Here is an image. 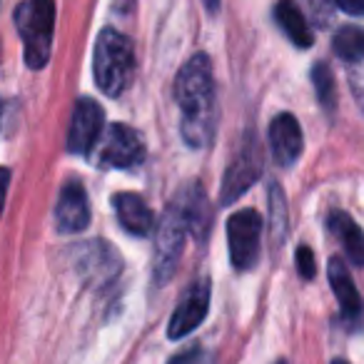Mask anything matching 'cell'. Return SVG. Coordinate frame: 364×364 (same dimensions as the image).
<instances>
[{"mask_svg":"<svg viewBox=\"0 0 364 364\" xmlns=\"http://www.w3.org/2000/svg\"><path fill=\"white\" fill-rule=\"evenodd\" d=\"M175 100L180 105L182 137L190 147H205L215 132V82L208 55L198 53L175 77Z\"/></svg>","mask_w":364,"mask_h":364,"instance_id":"6da1fadb","label":"cell"},{"mask_svg":"<svg viewBox=\"0 0 364 364\" xmlns=\"http://www.w3.org/2000/svg\"><path fill=\"white\" fill-rule=\"evenodd\" d=\"M135 55H132V43L122 33L105 28L95 43V82L107 97H117L130 85Z\"/></svg>","mask_w":364,"mask_h":364,"instance_id":"7a4b0ae2","label":"cell"},{"mask_svg":"<svg viewBox=\"0 0 364 364\" xmlns=\"http://www.w3.org/2000/svg\"><path fill=\"white\" fill-rule=\"evenodd\" d=\"M16 26L23 36L28 68L38 70L48 63L55 28V3L53 0H26L16 11Z\"/></svg>","mask_w":364,"mask_h":364,"instance_id":"3957f363","label":"cell"},{"mask_svg":"<svg viewBox=\"0 0 364 364\" xmlns=\"http://www.w3.org/2000/svg\"><path fill=\"white\" fill-rule=\"evenodd\" d=\"M259 235H262V218L255 210H240L228 220L230 257L237 269L255 267L259 257Z\"/></svg>","mask_w":364,"mask_h":364,"instance_id":"277c9868","label":"cell"},{"mask_svg":"<svg viewBox=\"0 0 364 364\" xmlns=\"http://www.w3.org/2000/svg\"><path fill=\"white\" fill-rule=\"evenodd\" d=\"M262 172V152H259V145L252 135L245 137L242 147H240L237 157L232 160V165L228 167L223 180V190H220V198H223V205H230L245 193V190L252 185L255 180Z\"/></svg>","mask_w":364,"mask_h":364,"instance_id":"5b68a950","label":"cell"},{"mask_svg":"<svg viewBox=\"0 0 364 364\" xmlns=\"http://www.w3.org/2000/svg\"><path fill=\"white\" fill-rule=\"evenodd\" d=\"M145 145L130 125H110L97 142V160L107 167H132L142 162Z\"/></svg>","mask_w":364,"mask_h":364,"instance_id":"8992f818","label":"cell"},{"mask_svg":"<svg viewBox=\"0 0 364 364\" xmlns=\"http://www.w3.org/2000/svg\"><path fill=\"white\" fill-rule=\"evenodd\" d=\"M102 137V107L90 97H80L73 110L68 130V150L73 155H90Z\"/></svg>","mask_w":364,"mask_h":364,"instance_id":"52a82bcc","label":"cell"},{"mask_svg":"<svg viewBox=\"0 0 364 364\" xmlns=\"http://www.w3.org/2000/svg\"><path fill=\"white\" fill-rule=\"evenodd\" d=\"M185 223L182 215L177 213V208L172 205L165 213V218L160 220L157 228V245H155V277L160 282H165L175 269L177 259L182 252V242H185Z\"/></svg>","mask_w":364,"mask_h":364,"instance_id":"ba28073f","label":"cell"},{"mask_svg":"<svg viewBox=\"0 0 364 364\" xmlns=\"http://www.w3.org/2000/svg\"><path fill=\"white\" fill-rule=\"evenodd\" d=\"M208 309H210V282L208 279H200V282H195L185 292V297L180 299L177 309L172 312L170 327H167L170 339L188 337L195 327L203 324V319L208 317Z\"/></svg>","mask_w":364,"mask_h":364,"instance_id":"9c48e42d","label":"cell"},{"mask_svg":"<svg viewBox=\"0 0 364 364\" xmlns=\"http://www.w3.org/2000/svg\"><path fill=\"white\" fill-rule=\"evenodd\" d=\"M55 225L65 235L82 232L90 225V205H87L85 188L80 182L70 180L63 185L55 205Z\"/></svg>","mask_w":364,"mask_h":364,"instance_id":"30bf717a","label":"cell"},{"mask_svg":"<svg viewBox=\"0 0 364 364\" xmlns=\"http://www.w3.org/2000/svg\"><path fill=\"white\" fill-rule=\"evenodd\" d=\"M269 147L277 165L289 167L302 155V127L289 112L277 115L269 122Z\"/></svg>","mask_w":364,"mask_h":364,"instance_id":"8fae6325","label":"cell"},{"mask_svg":"<svg viewBox=\"0 0 364 364\" xmlns=\"http://www.w3.org/2000/svg\"><path fill=\"white\" fill-rule=\"evenodd\" d=\"M112 208H115L120 225L130 235L145 237V235L152 230V223H155V218H152V210L147 208V203L140 198V195H132V193L115 195V200H112Z\"/></svg>","mask_w":364,"mask_h":364,"instance_id":"7c38bea8","label":"cell"},{"mask_svg":"<svg viewBox=\"0 0 364 364\" xmlns=\"http://www.w3.org/2000/svg\"><path fill=\"white\" fill-rule=\"evenodd\" d=\"M177 213L182 215V223L185 228L190 230L193 235H198L200 240L208 237V230H210V203H208V195H205L203 185H193L188 193L182 195L180 203H175Z\"/></svg>","mask_w":364,"mask_h":364,"instance_id":"4fadbf2b","label":"cell"},{"mask_svg":"<svg viewBox=\"0 0 364 364\" xmlns=\"http://www.w3.org/2000/svg\"><path fill=\"white\" fill-rule=\"evenodd\" d=\"M329 284H332V292L337 297L339 307H342L344 317H357L362 312V297H359L357 287H354L347 264L339 257L329 259Z\"/></svg>","mask_w":364,"mask_h":364,"instance_id":"5bb4252c","label":"cell"},{"mask_svg":"<svg viewBox=\"0 0 364 364\" xmlns=\"http://www.w3.org/2000/svg\"><path fill=\"white\" fill-rule=\"evenodd\" d=\"M80 267L92 279L102 282V279H112L120 272V259L105 242H90L80 247Z\"/></svg>","mask_w":364,"mask_h":364,"instance_id":"9a60e30c","label":"cell"},{"mask_svg":"<svg viewBox=\"0 0 364 364\" xmlns=\"http://www.w3.org/2000/svg\"><path fill=\"white\" fill-rule=\"evenodd\" d=\"M274 21L297 48L312 46V31L307 26V18L302 16V11L297 8L294 0H279L274 6Z\"/></svg>","mask_w":364,"mask_h":364,"instance_id":"2e32d148","label":"cell"},{"mask_svg":"<svg viewBox=\"0 0 364 364\" xmlns=\"http://www.w3.org/2000/svg\"><path fill=\"white\" fill-rule=\"evenodd\" d=\"M329 230L337 235V240L342 242L347 257L352 259L357 267H364V232L349 215L344 213H332L329 215Z\"/></svg>","mask_w":364,"mask_h":364,"instance_id":"e0dca14e","label":"cell"},{"mask_svg":"<svg viewBox=\"0 0 364 364\" xmlns=\"http://www.w3.org/2000/svg\"><path fill=\"white\" fill-rule=\"evenodd\" d=\"M332 48L342 60H347V63L362 60L364 58V28H357V26L342 28V31L334 36Z\"/></svg>","mask_w":364,"mask_h":364,"instance_id":"ac0fdd59","label":"cell"},{"mask_svg":"<svg viewBox=\"0 0 364 364\" xmlns=\"http://www.w3.org/2000/svg\"><path fill=\"white\" fill-rule=\"evenodd\" d=\"M312 82H314V90H317V97L322 102L324 110H332L334 100H337V92H334V77L329 73L327 65H314L312 70Z\"/></svg>","mask_w":364,"mask_h":364,"instance_id":"d6986e66","label":"cell"},{"mask_svg":"<svg viewBox=\"0 0 364 364\" xmlns=\"http://www.w3.org/2000/svg\"><path fill=\"white\" fill-rule=\"evenodd\" d=\"M297 269H299V274H302L304 279H312L314 272H317V262H314L312 250L304 247V245L297 250Z\"/></svg>","mask_w":364,"mask_h":364,"instance_id":"ffe728a7","label":"cell"},{"mask_svg":"<svg viewBox=\"0 0 364 364\" xmlns=\"http://www.w3.org/2000/svg\"><path fill=\"white\" fill-rule=\"evenodd\" d=\"M170 364H213V357H210L205 349L193 347V349H188V352H182V354H177V357H172Z\"/></svg>","mask_w":364,"mask_h":364,"instance_id":"44dd1931","label":"cell"},{"mask_svg":"<svg viewBox=\"0 0 364 364\" xmlns=\"http://www.w3.org/2000/svg\"><path fill=\"white\" fill-rule=\"evenodd\" d=\"M8 185H11V170H8V167H0V215H3V208H6Z\"/></svg>","mask_w":364,"mask_h":364,"instance_id":"7402d4cb","label":"cell"},{"mask_svg":"<svg viewBox=\"0 0 364 364\" xmlns=\"http://www.w3.org/2000/svg\"><path fill=\"white\" fill-rule=\"evenodd\" d=\"M337 6L349 16H364V0H337Z\"/></svg>","mask_w":364,"mask_h":364,"instance_id":"603a6c76","label":"cell"},{"mask_svg":"<svg viewBox=\"0 0 364 364\" xmlns=\"http://www.w3.org/2000/svg\"><path fill=\"white\" fill-rule=\"evenodd\" d=\"M203 3H205V8H208L210 13H215L220 8V0H203Z\"/></svg>","mask_w":364,"mask_h":364,"instance_id":"cb8c5ba5","label":"cell"},{"mask_svg":"<svg viewBox=\"0 0 364 364\" xmlns=\"http://www.w3.org/2000/svg\"><path fill=\"white\" fill-rule=\"evenodd\" d=\"M332 364H347V362H344V359H334Z\"/></svg>","mask_w":364,"mask_h":364,"instance_id":"d4e9b609","label":"cell"},{"mask_svg":"<svg viewBox=\"0 0 364 364\" xmlns=\"http://www.w3.org/2000/svg\"><path fill=\"white\" fill-rule=\"evenodd\" d=\"M279 364H284V362H279Z\"/></svg>","mask_w":364,"mask_h":364,"instance_id":"484cf974","label":"cell"}]
</instances>
